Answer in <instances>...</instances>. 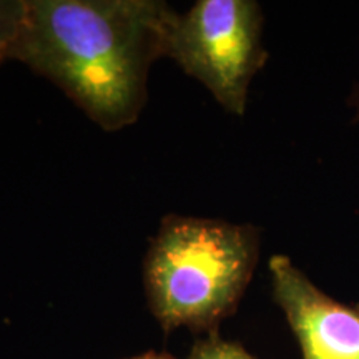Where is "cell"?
<instances>
[{"label": "cell", "instance_id": "cell-1", "mask_svg": "<svg viewBox=\"0 0 359 359\" xmlns=\"http://www.w3.org/2000/svg\"><path fill=\"white\" fill-rule=\"evenodd\" d=\"M177 19L160 0H27L15 60L115 132L140 116L150 67L168 55Z\"/></svg>", "mask_w": 359, "mask_h": 359}, {"label": "cell", "instance_id": "cell-2", "mask_svg": "<svg viewBox=\"0 0 359 359\" xmlns=\"http://www.w3.org/2000/svg\"><path fill=\"white\" fill-rule=\"evenodd\" d=\"M259 231L251 224L165 217L143 263L148 306L165 333H217L253 278Z\"/></svg>", "mask_w": 359, "mask_h": 359}, {"label": "cell", "instance_id": "cell-3", "mask_svg": "<svg viewBox=\"0 0 359 359\" xmlns=\"http://www.w3.org/2000/svg\"><path fill=\"white\" fill-rule=\"evenodd\" d=\"M168 58L230 114L243 115L251 80L263 69V12L253 0H198L178 15Z\"/></svg>", "mask_w": 359, "mask_h": 359}, {"label": "cell", "instance_id": "cell-4", "mask_svg": "<svg viewBox=\"0 0 359 359\" xmlns=\"http://www.w3.org/2000/svg\"><path fill=\"white\" fill-rule=\"evenodd\" d=\"M269 273L303 359H359V304L336 302L283 255L269 258Z\"/></svg>", "mask_w": 359, "mask_h": 359}, {"label": "cell", "instance_id": "cell-5", "mask_svg": "<svg viewBox=\"0 0 359 359\" xmlns=\"http://www.w3.org/2000/svg\"><path fill=\"white\" fill-rule=\"evenodd\" d=\"M27 19V0H0V64L15 60Z\"/></svg>", "mask_w": 359, "mask_h": 359}, {"label": "cell", "instance_id": "cell-6", "mask_svg": "<svg viewBox=\"0 0 359 359\" xmlns=\"http://www.w3.org/2000/svg\"><path fill=\"white\" fill-rule=\"evenodd\" d=\"M188 359H257L241 344L219 338L217 333L206 334V338L193 344Z\"/></svg>", "mask_w": 359, "mask_h": 359}, {"label": "cell", "instance_id": "cell-7", "mask_svg": "<svg viewBox=\"0 0 359 359\" xmlns=\"http://www.w3.org/2000/svg\"><path fill=\"white\" fill-rule=\"evenodd\" d=\"M349 105H351L354 110V122H359V83L358 87L354 88L351 98H349Z\"/></svg>", "mask_w": 359, "mask_h": 359}, {"label": "cell", "instance_id": "cell-8", "mask_svg": "<svg viewBox=\"0 0 359 359\" xmlns=\"http://www.w3.org/2000/svg\"><path fill=\"white\" fill-rule=\"evenodd\" d=\"M130 359H175L173 356H170V354H165V353H145L142 354V356H137V358H130Z\"/></svg>", "mask_w": 359, "mask_h": 359}]
</instances>
